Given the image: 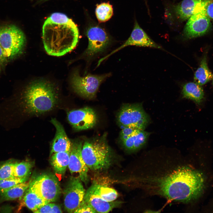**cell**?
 Masks as SVG:
<instances>
[{
    "label": "cell",
    "instance_id": "484cf974",
    "mask_svg": "<svg viewBox=\"0 0 213 213\" xmlns=\"http://www.w3.org/2000/svg\"><path fill=\"white\" fill-rule=\"evenodd\" d=\"M32 166V163L29 162H16L14 170V177L19 178H28Z\"/></svg>",
    "mask_w": 213,
    "mask_h": 213
},
{
    "label": "cell",
    "instance_id": "ba28073f",
    "mask_svg": "<svg viewBox=\"0 0 213 213\" xmlns=\"http://www.w3.org/2000/svg\"><path fill=\"white\" fill-rule=\"evenodd\" d=\"M120 125L140 130L145 129L149 118L140 104H125L123 106L117 115Z\"/></svg>",
    "mask_w": 213,
    "mask_h": 213
},
{
    "label": "cell",
    "instance_id": "52a82bcc",
    "mask_svg": "<svg viewBox=\"0 0 213 213\" xmlns=\"http://www.w3.org/2000/svg\"><path fill=\"white\" fill-rule=\"evenodd\" d=\"M210 0L200 5L188 19L183 32L184 38L190 39L201 36L211 29V20L206 12V7Z\"/></svg>",
    "mask_w": 213,
    "mask_h": 213
},
{
    "label": "cell",
    "instance_id": "6da1fadb",
    "mask_svg": "<svg viewBox=\"0 0 213 213\" xmlns=\"http://www.w3.org/2000/svg\"><path fill=\"white\" fill-rule=\"evenodd\" d=\"M144 189L175 201L187 202L196 199L203 192L205 180L200 172L181 166L160 176L144 178Z\"/></svg>",
    "mask_w": 213,
    "mask_h": 213
},
{
    "label": "cell",
    "instance_id": "cb8c5ba5",
    "mask_svg": "<svg viewBox=\"0 0 213 213\" xmlns=\"http://www.w3.org/2000/svg\"><path fill=\"white\" fill-rule=\"evenodd\" d=\"M104 200L111 202L114 201L118 197V194L114 189L93 182L89 188Z\"/></svg>",
    "mask_w": 213,
    "mask_h": 213
},
{
    "label": "cell",
    "instance_id": "3957f363",
    "mask_svg": "<svg viewBox=\"0 0 213 213\" xmlns=\"http://www.w3.org/2000/svg\"><path fill=\"white\" fill-rule=\"evenodd\" d=\"M22 105L28 114L39 115L51 110L58 104L55 88L48 82L39 81L30 84L22 95Z\"/></svg>",
    "mask_w": 213,
    "mask_h": 213
},
{
    "label": "cell",
    "instance_id": "e0dca14e",
    "mask_svg": "<svg viewBox=\"0 0 213 213\" xmlns=\"http://www.w3.org/2000/svg\"><path fill=\"white\" fill-rule=\"evenodd\" d=\"M209 0H183L174 7L175 15L181 21L188 20L200 5Z\"/></svg>",
    "mask_w": 213,
    "mask_h": 213
},
{
    "label": "cell",
    "instance_id": "e575fe53",
    "mask_svg": "<svg viewBox=\"0 0 213 213\" xmlns=\"http://www.w3.org/2000/svg\"><path fill=\"white\" fill-rule=\"evenodd\" d=\"M2 68V67L0 64V72H1V70Z\"/></svg>",
    "mask_w": 213,
    "mask_h": 213
},
{
    "label": "cell",
    "instance_id": "ffe728a7",
    "mask_svg": "<svg viewBox=\"0 0 213 213\" xmlns=\"http://www.w3.org/2000/svg\"><path fill=\"white\" fill-rule=\"evenodd\" d=\"M29 182L19 183L6 190L0 191V198L2 201L13 200L22 197L29 188Z\"/></svg>",
    "mask_w": 213,
    "mask_h": 213
},
{
    "label": "cell",
    "instance_id": "f546056e",
    "mask_svg": "<svg viewBox=\"0 0 213 213\" xmlns=\"http://www.w3.org/2000/svg\"><path fill=\"white\" fill-rule=\"evenodd\" d=\"M47 19L54 23L60 24L67 23L72 21L65 14L58 12L53 13Z\"/></svg>",
    "mask_w": 213,
    "mask_h": 213
},
{
    "label": "cell",
    "instance_id": "d6a6232c",
    "mask_svg": "<svg viewBox=\"0 0 213 213\" xmlns=\"http://www.w3.org/2000/svg\"><path fill=\"white\" fill-rule=\"evenodd\" d=\"M206 9L208 17L213 21V0H210L207 3Z\"/></svg>",
    "mask_w": 213,
    "mask_h": 213
},
{
    "label": "cell",
    "instance_id": "ac0fdd59",
    "mask_svg": "<svg viewBox=\"0 0 213 213\" xmlns=\"http://www.w3.org/2000/svg\"><path fill=\"white\" fill-rule=\"evenodd\" d=\"M182 93L183 97L193 100L198 105L201 104L204 98L202 88L195 82H189L184 84Z\"/></svg>",
    "mask_w": 213,
    "mask_h": 213
},
{
    "label": "cell",
    "instance_id": "7402d4cb",
    "mask_svg": "<svg viewBox=\"0 0 213 213\" xmlns=\"http://www.w3.org/2000/svg\"><path fill=\"white\" fill-rule=\"evenodd\" d=\"M149 133L141 130L122 142L125 149L130 151L137 150L143 146L146 143Z\"/></svg>",
    "mask_w": 213,
    "mask_h": 213
},
{
    "label": "cell",
    "instance_id": "9c48e42d",
    "mask_svg": "<svg viewBox=\"0 0 213 213\" xmlns=\"http://www.w3.org/2000/svg\"><path fill=\"white\" fill-rule=\"evenodd\" d=\"M109 75H88L80 76L78 72L73 74L72 84L75 91L80 95L88 99L94 97L101 84Z\"/></svg>",
    "mask_w": 213,
    "mask_h": 213
},
{
    "label": "cell",
    "instance_id": "f1b7e54d",
    "mask_svg": "<svg viewBox=\"0 0 213 213\" xmlns=\"http://www.w3.org/2000/svg\"><path fill=\"white\" fill-rule=\"evenodd\" d=\"M62 211L60 207L58 205L49 203L37 210L35 213H62Z\"/></svg>",
    "mask_w": 213,
    "mask_h": 213
},
{
    "label": "cell",
    "instance_id": "5b68a950",
    "mask_svg": "<svg viewBox=\"0 0 213 213\" xmlns=\"http://www.w3.org/2000/svg\"><path fill=\"white\" fill-rule=\"evenodd\" d=\"M25 43L24 33L17 26L13 25L0 26V44L8 60L20 55Z\"/></svg>",
    "mask_w": 213,
    "mask_h": 213
},
{
    "label": "cell",
    "instance_id": "44dd1931",
    "mask_svg": "<svg viewBox=\"0 0 213 213\" xmlns=\"http://www.w3.org/2000/svg\"><path fill=\"white\" fill-rule=\"evenodd\" d=\"M206 53L202 58L199 67L194 74V82L201 86L205 84L213 78V75L208 67Z\"/></svg>",
    "mask_w": 213,
    "mask_h": 213
},
{
    "label": "cell",
    "instance_id": "9a60e30c",
    "mask_svg": "<svg viewBox=\"0 0 213 213\" xmlns=\"http://www.w3.org/2000/svg\"><path fill=\"white\" fill-rule=\"evenodd\" d=\"M56 129V134L51 144L50 155L59 152L70 151L72 142L68 137L63 126L56 118L50 121Z\"/></svg>",
    "mask_w": 213,
    "mask_h": 213
},
{
    "label": "cell",
    "instance_id": "8992f818",
    "mask_svg": "<svg viewBox=\"0 0 213 213\" xmlns=\"http://www.w3.org/2000/svg\"><path fill=\"white\" fill-rule=\"evenodd\" d=\"M30 188L39 196L49 203L56 201L61 189L57 178L51 174H43L33 178L29 182Z\"/></svg>",
    "mask_w": 213,
    "mask_h": 213
},
{
    "label": "cell",
    "instance_id": "83f0119b",
    "mask_svg": "<svg viewBox=\"0 0 213 213\" xmlns=\"http://www.w3.org/2000/svg\"><path fill=\"white\" fill-rule=\"evenodd\" d=\"M27 178L13 177L7 179H0V191L7 189L19 183L25 182Z\"/></svg>",
    "mask_w": 213,
    "mask_h": 213
},
{
    "label": "cell",
    "instance_id": "603a6c76",
    "mask_svg": "<svg viewBox=\"0 0 213 213\" xmlns=\"http://www.w3.org/2000/svg\"><path fill=\"white\" fill-rule=\"evenodd\" d=\"M23 201L26 206L34 213L49 202L39 196L28 188L25 192Z\"/></svg>",
    "mask_w": 213,
    "mask_h": 213
},
{
    "label": "cell",
    "instance_id": "8fae6325",
    "mask_svg": "<svg viewBox=\"0 0 213 213\" xmlns=\"http://www.w3.org/2000/svg\"><path fill=\"white\" fill-rule=\"evenodd\" d=\"M67 119L73 129L78 131L93 128L97 121L95 112L93 109L88 107L69 111L67 113Z\"/></svg>",
    "mask_w": 213,
    "mask_h": 213
},
{
    "label": "cell",
    "instance_id": "4dcf8cb0",
    "mask_svg": "<svg viewBox=\"0 0 213 213\" xmlns=\"http://www.w3.org/2000/svg\"><path fill=\"white\" fill-rule=\"evenodd\" d=\"M141 130L133 128L125 127L121 131L120 135V140L122 142Z\"/></svg>",
    "mask_w": 213,
    "mask_h": 213
},
{
    "label": "cell",
    "instance_id": "30bf717a",
    "mask_svg": "<svg viewBox=\"0 0 213 213\" xmlns=\"http://www.w3.org/2000/svg\"><path fill=\"white\" fill-rule=\"evenodd\" d=\"M85 192L79 177L70 178L63 191L64 204L67 212L74 213L84 201Z\"/></svg>",
    "mask_w": 213,
    "mask_h": 213
},
{
    "label": "cell",
    "instance_id": "8d00e7d4",
    "mask_svg": "<svg viewBox=\"0 0 213 213\" xmlns=\"http://www.w3.org/2000/svg\"><path fill=\"white\" fill-rule=\"evenodd\" d=\"M212 79H213V82H213V78H212Z\"/></svg>",
    "mask_w": 213,
    "mask_h": 213
},
{
    "label": "cell",
    "instance_id": "836d02e7",
    "mask_svg": "<svg viewBox=\"0 0 213 213\" xmlns=\"http://www.w3.org/2000/svg\"><path fill=\"white\" fill-rule=\"evenodd\" d=\"M8 60L4 54L3 49L0 44V64L2 67L5 65Z\"/></svg>",
    "mask_w": 213,
    "mask_h": 213
},
{
    "label": "cell",
    "instance_id": "d590c367",
    "mask_svg": "<svg viewBox=\"0 0 213 213\" xmlns=\"http://www.w3.org/2000/svg\"><path fill=\"white\" fill-rule=\"evenodd\" d=\"M41 0L42 1H46L48 0Z\"/></svg>",
    "mask_w": 213,
    "mask_h": 213
},
{
    "label": "cell",
    "instance_id": "1f68e13d",
    "mask_svg": "<svg viewBox=\"0 0 213 213\" xmlns=\"http://www.w3.org/2000/svg\"><path fill=\"white\" fill-rule=\"evenodd\" d=\"M74 213H97L96 211L88 203L84 200Z\"/></svg>",
    "mask_w": 213,
    "mask_h": 213
},
{
    "label": "cell",
    "instance_id": "277c9868",
    "mask_svg": "<svg viewBox=\"0 0 213 213\" xmlns=\"http://www.w3.org/2000/svg\"><path fill=\"white\" fill-rule=\"evenodd\" d=\"M82 154L87 166L92 171L105 170L111 164L112 151L106 135L85 140L83 145Z\"/></svg>",
    "mask_w": 213,
    "mask_h": 213
},
{
    "label": "cell",
    "instance_id": "d4e9b609",
    "mask_svg": "<svg viewBox=\"0 0 213 213\" xmlns=\"http://www.w3.org/2000/svg\"><path fill=\"white\" fill-rule=\"evenodd\" d=\"M112 6L108 3H104L98 5L96 10V14L98 20L101 22L108 20L113 14Z\"/></svg>",
    "mask_w": 213,
    "mask_h": 213
},
{
    "label": "cell",
    "instance_id": "7a4b0ae2",
    "mask_svg": "<svg viewBox=\"0 0 213 213\" xmlns=\"http://www.w3.org/2000/svg\"><path fill=\"white\" fill-rule=\"evenodd\" d=\"M42 38L45 49L49 55H64L72 50L78 41L79 31L72 21L67 23H57L47 19L43 26Z\"/></svg>",
    "mask_w": 213,
    "mask_h": 213
},
{
    "label": "cell",
    "instance_id": "4fadbf2b",
    "mask_svg": "<svg viewBox=\"0 0 213 213\" xmlns=\"http://www.w3.org/2000/svg\"><path fill=\"white\" fill-rule=\"evenodd\" d=\"M131 45L158 49L161 48L160 46L155 43L148 36L136 21L131 35L127 40L120 46L100 59L98 62L99 63H101L109 56L125 47Z\"/></svg>",
    "mask_w": 213,
    "mask_h": 213
},
{
    "label": "cell",
    "instance_id": "7c38bea8",
    "mask_svg": "<svg viewBox=\"0 0 213 213\" xmlns=\"http://www.w3.org/2000/svg\"><path fill=\"white\" fill-rule=\"evenodd\" d=\"M83 145V142L80 141H75L72 143L68 167L71 174L78 173L81 180L87 185L89 181V168L82 157Z\"/></svg>",
    "mask_w": 213,
    "mask_h": 213
},
{
    "label": "cell",
    "instance_id": "d6986e66",
    "mask_svg": "<svg viewBox=\"0 0 213 213\" xmlns=\"http://www.w3.org/2000/svg\"><path fill=\"white\" fill-rule=\"evenodd\" d=\"M70 151L58 152L51 155L50 163L57 173L64 175L65 172L69 164Z\"/></svg>",
    "mask_w": 213,
    "mask_h": 213
},
{
    "label": "cell",
    "instance_id": "4316f807",
    "mask_svg": "<svg viewBox=\"0 0 213 213\" xmlns=\"http://www.w3.org/2000/svg\"><path fill=\"white\" fill-rule=\"evenodd\" d=\"M16 162L7 161L0 165V179L9 178L14 176V170Z\"/></svg>",
    "mask_w": 213,
    "mask_h": 213
},
{
    "label": "cell",
    "instance_id": "2e32d148",
    "mask_svg": "<svg viewBox=\"0 0 213 213\" xmlns=\"http://www.w3.org/2000/svg\"><path fill=\"white\" fill-rule=\"evenodd\" d=\"M84 200L99 213L109 212L121 204V201H105L89 188L85 192Z\"/></svg>",
    "mask_w": 213,
    "mask_h": 213
},
{
    "label": "cell",
    "instance_id": "5bb4252c",
    "mask_svg": "<svg viewBox=\"0 0 213 213\" xmlns=\"http://www.w3.org/2000/svg\"><path fill=\"white\" fill-rule=\"evenodd\" d=\"M88 45L85 51L88 56H93L103 50L109 44V39L106 32L97 26L90 28L87 31Z\"/></svg>",
    "mask_w": 213,
    "mask_h": 213
}]
</instances>
